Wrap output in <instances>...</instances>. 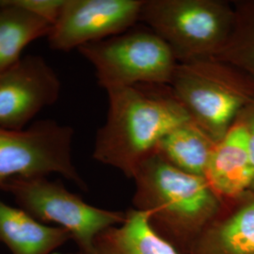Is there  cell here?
Here are the masks:
<instances>
[{
	"mask_svg": "<svg viewBox=\"0 0 254 254\" xmlns=\"http://www.w3.org/2000/svg\"><path fill=\"white\" fill-rule=\"evenodd\" d=\"M107 93L108 114L96 133L92 157L133 180L159 141L190 116L169 85H136Z\"/></svg>",
	"mask_w": 254,
	"mask_h": 254,
	"instance_id": "obj_1",
	"label": "cell"
},
{
	"mask_svg": "<svg viewBox=\"0 0 254 254\" xmlns=\"http://www.w3.org/2000/svg\"><path fill=\"white\" fill-rule=\"evenodd\" d=\"M133 208L148 215L151 227L180 254H190L224 208L204 177L184 173L152 154L134 175Z\"/></svg>",
	"mask_w": 254,
	"mask_h": 254,
	"instance_id": "obj_2",
	"label": "cell"
},
{
	"mask_svg": "<svg viewBox=\"0 0 254 254\" xmlns=\"http://www.w3.org/2000/svg\"><path fill=\"white\" fill-rule=\"evenodd\" d=\"M169 86L191 120L216 142L254 102V79L216 58L178 63Z\"/></svg>",
	"mask_w": 254,
	"mask_h": 254,
	"instance_id": "obj_3",
	"label": "cell"
},
{
	"mask_svg": "<svg viewBox=\"0 0 254 254\" xmlns=\"http://www.w3.org/2000/svg\"><path fill=\"white\" fill-rule=\"evenodd\" d=\"M139 21L186 63L218 56L233 30L235 9L219 0H144Z\"/></svg>",
	"mask_w": 254,
	"mask_h": 254,
	"instance_id": "obj_4",
	"label": "cell"
},
{
	"mask_svg": "<svg viewBox=\"0 0 254 254\" xmlns=\"http://www.w3.org/2000/svg\"><path fill=\"white\" fill-rule=\"evenodd\" d=\"M106 91L136 85H170L178 64L172 49L151 29H128L79 47Z\"/></svg>",
	"mask_w": 254,
	"mask_h": 254,
	"instance_id": "obj_5",
	"label": "cell"
},
{
	"mask_svg": "<svg viewBox=\"0 0 254 254\" xmlns=\"http://www.w3.org/2000/svg\"><path fill=\"white\" fill-rule=\"evenodd\" d=\"M2 191L17 207L46 225L63 228L72 237L77 251H87L102 232L121 224L126 212L99 208L68 190L63 182L48 177L12 178Z\"/></svg>",
	"mask_w": 254,
	"mask_h": 254,
	"instance_id": "obj_6",
	"label": "cell"
},
{
	"mask_svg": "<svg viewBox=\"0 0 254 254\" xmlns=\"http://www.w3.org/2000/svg\"><path fill=\"white\" fill-rule=\"evenodd\" d=\"M74 131L54 120H41L21 131L0 133V190L12 178L48 177L58 174L88 190L74 166Z\"/></svg>",
	"mask_w": 254,
	"mask_h": 254,
	"instance_id": "obj_7",
	"label": "cell"
},
{
	"mask_svg": "<svg viewBox=\"0 0 254 254\" xmlns=\"http://www.w3.org/2000/svg\"><path fill=\"white\" fill-rule=\"evenodd\" d=\"M144 0H65L47 36L52 50L73 49L116 36L139 21Z\"/></svg>",
	"mask_w": 254,
	"mask_h": 254,
	"instance_id": "obj_8",
	"label": "cell"
},
{
	"mask_svg": "<svg viewBox=\"0 0 254 254\" xmlns=\"http://www.w3.org/2000/svg\"><path fill=\"white\" fill-rule=\"evenodd\" d=\"M62 82L40 55H27L0 74V128L24 130L37 115L59 100Z\"/></svg>",
	"mask_w": 254,
	"mask_h": 254,
	"instance_id": "obj_9",
	"label": "cell"
},
{
	"mask_svg": "<svg viewBox=\"0 0 254 254\" xmlns=\"http://www.w3.org/2000/svg\"><path fill=\"white\" fill-rule=\"evenodd\" d=\"M204 178L224 205L234 203L252 192L254 173L244 125L236 120L210 156Z\"/></svg>",
	"mask_w": 254,
	"mask_h": 254,
	"instance_id": "obj_10",
	"label": "cell"
},
{
	"mask_svg": "<svg viewBox=\"0 0 254 254\" xmlns=\"http://www.w3.org/2000/svg\"><path fill=\"white\" fill-rule=\"evenodd\" d=\"M190 254H254V193L224 205Z\"/></svg>",
	"mask_w": 254,
	"mask_h": 254,
	"instance_id": "obj_11",
	"label": "cell"
},
{
	"mask_svg": "<svg viewBox=\"0 0 254 254\" xmlns=\"http://www.w3.org/2000/svg\"><path fill=\"white\" fill-rule=\"evenodd\" d=\"M71 235L63 228L40 222L19 207L0 200V243L10 254H52Z\"/></svg>",
	"mask_w": 254,
	"mask_h": 254,
	"instance_id": "obj_12",
	"label": "cell"
},
{
	"mask_svg": "<svg viewBox=\"0 0 254 254\" xmlns=\"http://www.w3.org/2000/svg\"><path fill=\"white\" fill-rule=\"evenodd\" d=\"M75 254H180L154 232L145 212L130 208L121 224L105 230L89 250Z\"/></svg>",
	"mask_w": 254,
	"mask_h": 254,
	"instance_id": "obj_13",
	"label": "cell"
},
{
	"mask_svg": "<svg viewBox=\"0 0 254 254\" xmlns=\"http://www.w3.org/2000/svg\"><path fill=\"white\" fill-rule=\"evenodd\" d=\"M216 143L191 120L164 136L156 146L154 154L184 173L204 177Z\"/></svg>",
	"mask_w": 254,
	"mask_h": 254,
	"instance_id": "obj_14",
	"label": "cell"
},
{
	"mask_svg": "<svg viewBox=\"0 0 254 254\" xmlns=\"http://www.w3.org/2000/svg\"><path fill=\"white\" fill-rule=\"evenodd\" d=\"M52 25L9 0H0V74L22 58L32 42L49 35Z\"/></svg>",
	"mask_w": 254,
	"mask_h": 254,
	"instance_id": "obj_15",
	"label": "cell"
},
{
	"mask_svg": "<svg viewBox=\"0 0 254 254\" xmlns=\"http://www.w3.org/2000/svg\"><path fill=\"white\" fill-rule=\"evenodd\" d=\"M216 59L235 66L254 79V1L236 3L233 30Z\"/></svg>",
	"mask_w": 254,
	"mask_h": 254,
	"instance_id": "obj_16",
	"label": "cell"
},
{
	"mask_svg": "<svg viewBox=\"0 0 254 254\" xmlns=\"http://www.w3.org/2000/svg\"><path fill=\"white\" fill-rule=\"evenodd\" d=\"M17 7L26 9L54 26L61 15L65 0H9Z\"/></svg>",
	"mask_w": 254,
	"mask_h": 254,
	"instance_id": "obj_17",
	"label": "cell"
},
{
	"mask_svg": "<svg viewBox=\"0 0 254 254\" xmlns=\"http://www.w3.org/2000/svg\"><path fill=\"white\" fill-rule=\"evenodd\" d=\"M236 120L240 121L246 128L248 136V149L250 154V160L254 173V183L252 193L254 194V102L242 109L238 114Z\"/></svg>",
	"mask_w": 254,
	"mask_h": 254,
	"instance_id": "obj_18",
	"label": "cell"
},
{
	"mask_svg": "<svg viewBox=\"0 0 254 254\" xmlns=\"http://www.w3.org/2000/svg\"><path fill=\"white\" fill-rule=\"evenodd\" d=\"M4 131H6V130H4V129H2V128H0V133H2V132H4Z\"/></svg>",
	"mask_w": 254,
	"mask_h": 254,
	"instance_id": "obj_19",
	"label": "cell"
}]
</instances>
